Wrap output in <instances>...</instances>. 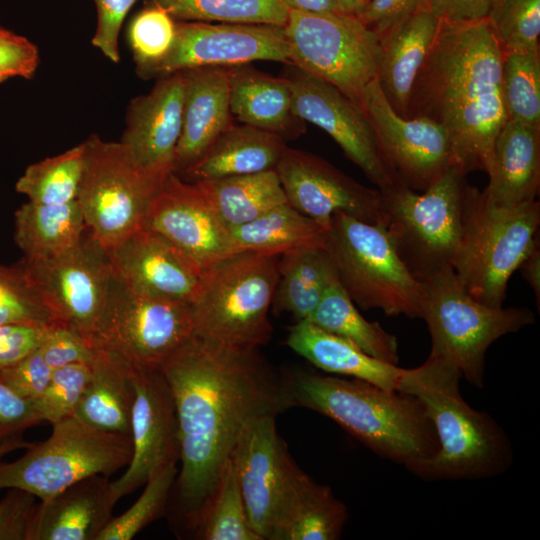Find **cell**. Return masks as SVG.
I'll use <instances>...</instances> for the list:
<instances>
[{
  "label": "cell",
  "mask_w": 540,
  "mask_h": 540,
  "mask_svg": "<svg viewBox=\"0 0 540 540\" xmlns=\"http://www.w3.org/2000/svg\"><path fill=\"white\" fill-rule=\"evenodd\" d=\"M160 371L176 407L181 468L173 489L185 518L211 492L243 430L291 405L282 376L257 347L194 335Z\"/></svg>",
  "instance_id": "1"
},
{
  "label": "cell",
  "mask_w": 540,
  "mask_h": 540,
  "mask_svg": "<svg viewBox=\"0 0 540 540\" xmlns=\"http://www.w3.org/2000/svg\"><path fill=\"white\" fill-rule=\"evenodd\" d=\"M502 52L486 19L441 20L415 80L405 117H427L449 133L467 172H486L507 114L501 90Z\"/></svg>",
  "instance_id": "2"
},
{
  "label": "cell",
  "mask_w": 540,
  "mask_h": 540,
  "mask_svg": "<svg viewBox=\"0 0 540 540\" xmlns=\"http://www.w3.org/2000/svg\"><path fill=\"white\" fill-rule=\"evenodd\" d=\"M291 407L316 411L340 425L378 456L413 472L433 457L439 442L414 396L334 374L296 370L282 375Z\"/></svg>",
  "instance_id": "3"
},
{
  "label": "cell",
  "mask_w": 540,
  "mask_h": 540,
  "mask_svg": "<svg viewBox=\"0 0 540 540\" xmlns=\"http://www.w3.org/2000/svg\"><path fill=\"white\" fill-rule=\"evenodd\" d=\"M460 370L430 355L402 369L397 391L416 397L432 422L437 453L412 473L424 480H479L505 473L513 464L512 443L487 412L469 406L460 393Z\"/></svg>",
  "instance_id": "4"
},
{
  "label": "cell",
  "mask_w": 540,
  "mask_h": 540,
  "mask_svg": "<svg viewBox=\"0 0 540 540\" xmlns=\"http://www.w3.org/2000/svg\"><path fill=\"white\" fill-rule=\"evenodd\" d=\"M539 225V201L496 206L468 184L451 264L460 285L478 302L502 307L510 277L539 244Z\"/></svg>",
  "instance_id": "5"
},
{
  "label": "cell",
  "mask_w": 540,
  "mask_h": 540,
  "mask_svg": "<svg viewBox=\"0 0 540 540\" xmlns=\"http://www.w3.org/2000/svg\"><path fill=\"white\" fill-rule=\"evenodd\" d=\"M280 256L239 251L204 268L190 303L194 335L229 346L266 345Z\"/></svg>",
  "instance_id": "6"
},
{
  "label": "cell",
  "mask_w": 540,
  "mask_h": 540,
  "mask_svg": "<svg viewBox=\"0 0 540 540\" xmlns=\"http://www.w3.org/2000/svg\"><path fill=\"white\" fill-rule=\"evenodd\" d=\"M467 173L455 164L422 193L400 181L379 190L380 225L419 281L451 268L461 231Z\"/></svg>",
  "instance_id": "7"
},
{
  "label": "cell",
  "mask_w": 540,
  "mask_h": 540,
  "mask_svg": "<svg viewBox=\"0 0 540 540\" xmlns=\"http://www.w3.org/2000/svg\"><path fill=\"white\" fill-rule=\"evenodd\" d=\"M323 247L354 304L387 316L420 318L422 283L405 266L381 225L337 212L325 229Z\"/></svg>",
  "instance_id": "8"
},
{
  "label": "cell",
  "mask_w": 540,
  "mask_h": 540,
  "mask_svg": "<svg viewBox=\"0 0 540 540\" xmlns=\"http://www.w3.org/2000/svg\"><path fill=\"white\" fill-rule=\"evenodd\" d=\"M420 318L431 337L430 355L454 364L473 386L484 385L485 354L500 337L535 322L525 307H491L475 300L452 268L421 281Z\"/></svg>",
  "instance_id": "9"
},
{
  "label": "cell",
  "mask_w": 540,
  "mask_h": 540,
  "mask_svg": "<svg viewBox=\"0 0 540 540\" xmlns=\"http://www.w3.org/2000/svg\"><path fill=\"white\" fill-rule=\"evenodd\" d=\"M25 450L16 460H0V490H23L42 501L86 477H110L126 468L132 441L128 434L94 428L72 415L52 424L46 440Z\"/></svg>",
  "instance_id": "10"
},
{
  "label": "cell",
  "mask_w": 540,
  "mask_h": 540,
  "mask_svg": "<svg viewBox=\"0 0 540 540\" xmlns=\"http://www.w3.org/2000/svg\"><path fill=\"white\" fill-rule=\"evenodd\" d=\"M193 336L190 304L134 289L113 275L89 342L134 368L159 370Z\"/></svg>",
  "instance_id": "11"
},
{
  "label": "cell",
  "mask_w": 540,
  "mask_h": 540,
  "mask_svg": "<svg viewBox=\"0 0 540 540\" xmlns=\"http://www.w3.org/2000/svg\"><path fill=\"white\" fill-rule=\"evenodd\" d=\"M77 201L87 229L110 252L143 228L150 202L163 180L138 167L120 142L93 134Z\"/></svg>",
  "instance_id": "12"
},
{
  "label": "cell",
  "mask_w": 540,
  "mask_h": 540,
  "mask_svg": "<svg viewBox=\"0 0 540 540\" xmlns=\"http://www.w3.org/2000/svg\"><path fill=\"white\" fill-rule=\"evenodd\" d=\"M284 33L290 65L360 103L377 75L379 39L357 16L290 10Z\"/></svg>",
  "instance_id": "13"
},
{
  "label": "cell",
  "mask_w": 540,
  "mask_h": 540,
  "mask_svg": "<svg viewBox=\"0 0 540 540\" xmlns=\"http://www.w3.org/2000/svg\"><path fill=\"white\" fill-rule=\"evenodd\" d=\"M20 263L58 321L89 340L104 311L113 278L109 251L86 229L70 250Z\"/></svg>",
  "instance_id": "14"
},
{
  "label": "cell",
  "mask_w": 540,
  "mask_h": 540,
  "mask_svg": "<svg viewBox=\"0 0 540 540\" xmlns=\"http://www.w3.org/2000/svg\"><path fill=\"white\" fill-rule=\"evenodd\" d=\"M360 107L369 120L382 157L397 180L423 192L450 167L460 164L448 131L427 117L399 115L377 78L364 89Z\"/></svg>",
  "instance_id": "15"
},
{
  "label": "cell",
  "mask_w": 540,
  "mask_h": 540,
  "mask_svg": "<svg viewBox=\"0 0 540 540\" xmlns=\"http://www.w3.org/2000/svg\"><path fill=\"white\" fill-rule=\"evenodd\" d=\"M259 60L291 64L284 27L176 20L169 52L136 72L143 79H158L189 69L231 67Z\"/></svg>",
  "instance_id": "16"
},
{
  "label": "cell",
  "mask_w": 540,
  "mask_h": 540,
  "mask_svg": "<svg viewBox=\"0 0 540 540\" xmlns=\"http://www.w3.org/2000/svg\"><path fill=\"white\" fill-rule=\"evenodd\" d=\"M275 418L252 421L230 455L249 523L261 540L273 539L298 466L277 432Z\"/></svg>",
  "instance_id": "17"
},
{
  "label": "cell",
  "mask_w": 540,
  "mask_h": 540,
  "mask_svg": "<svg viewBox=\"0 0 540 540\" xmlns=\"http://www.w3.org/2000/svg\"><path fill=\"white\" fill-rule=\"evenodd\" d=\"M287 78L293 111L300 119L330 135L378 190L399 182L386 165L374 130L359 104L333 85L296 67Z\"/></svg>",
  "instance_id": "18"
},
{
  "label": "cell",
  "mask_w": 540,
  "mask_h": 540,
  "mask_svg": "<svg viewBox=\"0 0 540 540\" xmlns=\"http://www.w3.org/2000/svg\"><path fill=\"white\" fill-rule=\"evenodd\" d=\"M275 170L287 202L323 229L337 212L380 225V191L357 182L325 159L287 147Z\"/></svg>",
  "instance_id": "19"
},
{
  "label": "cell",
  "mask_w": 540,
  "mask_h": 540,
  "mask_svg": "<svg viewBox=\"0 0 540 540\" xmlns=\"http://www.w3.org/2000/svg\"><path fill=\"white\" fill-rule=\"evenodd\" d=\"M133 384L132 455L125 472L111 481L117 501L144 485L156 471L179 461L176 407L163 374L160 369L133 367Z\"/></svg>",
  "instance_id": "20"
},
{
  "label": "cell",
  "mask_w": 540,
  "mask_h": 540,
  "mask_svg": "<svg viewBox=\"0 0 540 540\" xmlns=\"http://www.w3.org/2000/svg\"><path fill=\"white\" fill-rule=\"evenodd\" d=\"M143 228L168 239L203 269L239 252L230 229L196 182L174 172L161 183L148 207Z\"/></svg>",
  "instance_id": "21"
},
{
  "label": "cell",
  "mask_w": 540,
  "mask_h": 540,
  "mask_svg": "<svg viewBox=\"0 0 540 540\" xmlns=\"http://www.w3.org/2000/svg\"><path fill=\"white\" fill-rule=\"evenodd\" d=\"M185 72L158 78L146 94L133 98L126 111L120 143L147 174L164 180L174 172L181 134Z\"/></svg>",
  "instance_id": "22"
},
{
  "label": "cell",
  "mask_w": 540,
  "mask_h": 540,
  "mask_svg": "<svg viewBox=\"0 0 540 540\" xmlns=\"http://www.w3.org/2000/svg\"><path fill=\"white\" fill-rule=\"evenodd\" d=\"M113 275L128 286L190 304L203 268L160 234L141 228L109 252Z\"/></svg>",
  "instance_id": "23"
},
{
  "label": "cell",
  "mask_w": 540,
  "mask_h": 540,
  "mask_svg": "<svg viewBox=\"0 0 540 540\" xmlns=\"http://www.w3.org/2000/svg\"><path fill=\"white\" fill-rule=\"evenodd\" d=\"M117 502L109 477H86L37 504L28 540H97Z\"/></svg>",
  "instance_id": "24"
},
{
  "label": "cell",
  "mask_w": 540,
  "mask_h": 540,
  "mask_svg": "<svg viewBox=\"0 0 540 540\" xmlns=\"http://www.w3.org/2000/svg\"><path fill=\"white\" fill-rule=\"evenodd\" d=\"M184 72L182 128L174 161V173L179 176L233 123L227 67H203Z\"/></svg>",
  "instance_id": "25"
},
{
  "label": "cell",
  "mask_w": 540,
  "mask_h": 540,
  "mask_svg": "<svg viewBox=\"0 0 540 540\" xmlns=\"http://www.w3.org/2000/svg\"><path fill=\"white\" fill-rule=\"evenodd\" d=\"M441 19L426 3L379 38L376 78L392 108L406 116L417 75L434 44Z\"/></svg>",
  "instance_id": "26"
},
{
  "label": "cell",
  "mask_w": 540,
  "mask_h": 540,
  "mask_svg": "<svg viewBox=\"0 0 540 540\" xmlns=\"http://www.w3.org/2000/svg\"><path fill=\"white\" fill-rule=\"evenodd\" d=\"M486 200L496 206H517L536 200L540 187V126L507 119L492 148Z\"/></svg>",
  "instance_id": "27"
},
{
  "label": "cell",
  "mask_w": 540,
  "mask_h": 540,
  "mask_svg": "<svg viewBox=\"0 0 540 540\" xmlns=\"http://www.w3.org/2000/svg\"><path fill=\"white\" fill-rule=\"evenodd\" d=\"M229 104L239 122L282 137L294 139L306 130L293 111L288 78L273 77L248 64L227 67Z\"/></svg>",
  "instance_id": "28"
},
{
  "label": "cell",
  "mask_w": 540,
  "mask_h": 540,
  "mask_svg": "<svg viewBox=\"0 0 540 540\" xmlns=\"http://www.w3.org/2000/svg\"><path fill=\"white\" fill-rule=\"evenodd\" d=\"M286 344L328 374L349 376L389 391L397 390L403 368L368 355L352 342L308 320L297 321L290 327Z\"/></svg>",
  "instance_id": "29"
},
{
  "label": "cell",
  "mask_w": 540,
  "mask_h": 540,
  "mask_svg": "<svg viewBox=\"0 0 540 540\" xmlns=\"http://www.w3.org/2000/svg\"><path fill=\"white\" fill-rule=\"evenodd\" d=\"M286 148V141L274 133L232 123L180 177L199 182L275 169Z\"/></svg>",
  "instance_id": "30"
},
{
  "label": "cell",
  "mask_w": 540,
  "mask_h": 540,
  "mask_svg": "<svg viewBox=\"0 0 540 540\" xmlns=\"http://www.w3.org/2000/svg\"><path fill=\"white\" fill-rule=\"evenodd\" d=\"M94 348L89 379L74 415L94 428L130 435L133 367L110 351Z\"/></svg>",
  "instance_id": "31"
},
{
  "label": "cell",
  "mask_w": 540,
  "mask_h": 540,
  "mask_svg": "<svg viewBox=\"0 0 540 540\" xmlns=\"http://www.w3.org/2000/svg\"><path fill=\"white\" fill-rule=\"evenodd\" d=\"M347 517L345 505L330 487L297 466L272 540H337Z\"/></svg>",
  "instance_id": "32"
},
{
  "label": "cell",
  "mask_w": 540,
  "mask_h": 540,
  "mask_svg": "<svg viewBox=\"0 0 540 540\" xmlns=\"http://www.w3.org/2000/svg\"><path fill=\"white\" fill-rule=\"evenodd\" d=\"M337 281L336 270L323 246L287 251L280 256L273 310L276 314L290 313L296 322L307 320Z\"/></svg>",
  "instance_id": "33"
},
{
  "label": "cell",
  "mask_w": 540,
  "mask_h": 540,
  "mask_svg": "<svg viewBox=\"0 0 540 540\" xmlns=\"http://www.w3.org/2000/svg\"><path fill=\"white\" fill-rule=\"evenodd\" d=\"M86 229L77 200L53 205L28 201L15 212L14 239L26 260L52 258L70 250Z\"/></svg>",
  "instance_id": "34"
},
{
  "label": "cell",
  "mask_w": 540,
  "mask_h": 540,
  "mask_svg": "<svg viewBox=\"0 0 540 540\" xmlns=\"http://www.w3.org/2000/svg\"><path fill=\"white\" fill-rule=\"evenodd\" d=\"M196 183L229 229L287 202L275 169Z\"/></svg>",
  "instance_id": "35"
},
{
  "label": "cell",
  "mask_w": 540,
  "mask_h": 540,
  "mask_svg": "<svg viewBox=\"0 0 540 540\" xmlns=\"http://www.w3.org/2000/svg\"><path fill=\"white\" fill-rule=\"evenodd\" d=\"M230 232L239 251L281 255L296 248L323 246L325 229L286 202Z\"/></svg>",
  "instance_id": "36"
},
{
  "label": "cell",
  "mask_w": 540,
  "mask_h": 540,
  "mask_svg": "<svg viewBox=\"0 0 540 540\" xmlns=\"http://www.w3.org/2000/svg\"><path fill=\"white\" fill-rule=\"evenodd\" d=\"M307 320L325 331L345 338L378 360L398 364L396 337L378 322L366 320L339 281L326 291Z\"/></svg>",
  "instance_id": "37"
},
{
  "label": "cell",
  "mask_w": 540,
  "mask_h": 540,
  "mask_svg": "<svg viewBox=\"0 0 540 540\" xmlns=\"http://www.w3.org/2000/svg\"><path fill=\"white\" fill-rule=\"evenodd\" d=\"M185 519L195 539L261 540L249 523L230 457L211 492Z\"/></svg>",
  "instance_id": "38"
},
{
  "label": "cell",
  "mask_w": 540,
  "mask_h": 540,
  "mask_svg": "<svg viewBox=\"0 0 540 540\" xmlns=\"http://www.w3.org/2000/svg\"><path fill=\"white\" fill-rule=\"evenodd\" d=\"M85 142L65 152L29 165L15 189L40 204H65L77 200L85 162Z\"/></svg>",
  "instance_id": "39"
},
{
  "label": "cell",
  "mask_w": 540,
  "mask_h": 540,
  "mask_svg": "<svg viewBox=\"0 0 540 540\" xmlns=\"http://www.w3.org/2000/svg\"><path fill=\"white\" fill-rule=\"evenodd\" d=\"M177 21H220L284 27L289 9L281 0H152Z\"/></svg>",
  "instance_id": "40"
},
{
  "label": "cell",
  "mask_w": 540,
  "mask_h": 540,
  "mask_svg": "<svg viewBox=\"0 0 540 540\" xmlns=\"http://www.w3.org/2000/svg\"><path fill=\"white\" fill-rule=\"evenodd\" d=\"M501 90L508 119L540 126V52L502 55Z\"/></svg>",
  "instance_id": "41"
},
{
  "label": "cell",
  "mask_w": 540,
  "mask_h": 540,
  "mask_svg": "<svg viewBox=\"0 0 540 540\" xmlns=\"http://www.w3.org/2000/svg\"><path fill=\"white\" fill-rule=\"evenodd\" d=\"M177 473V464H171L152 474L139 498L124 513L113 516L97 540H130L162 517Z\"/></svg>",
  "instance_id": "42"
},
{
  "label": "cell",
  "mask_w": 540,
  "mask_h": 540,
  "mask_svg": "<svg viewBox=\"0 0 540 540\" xmlns=\"http://www.w3.org/2000/svg\"><path fill=\"white\" fill-rule=\"evenodd\" d=\"M486 20L502 55L539 51L540 0H498Z\"/></svg>",
  "instance_id": "43"
},
{
  "label": "cell",
  "mask_w": 540,
  "mask_h": 540,
  "mask_svg": "<svg viewBox=\"0 0 540 540\" xmlns=\"http://www.w3.org/2000/svg\"><path fill=\"white\" fill-rule=\"evenodd\" d=\"M57 323L22 264H0V325Z\"/></svg>",
  "instance_id": "44"
},
{
  "label": "cell",
  "mask_w": 540,
  "mask_h": 540,
  "mask_svg": "<svg viewBox=\"0 0 540 540\" xmlns=\"http://www.w3.org/2000/svg\"><path fill=\"white\" fill-rule=\"evenodd\" d=\"M176 20L160 5H145L130 21L127 38L136 70L161 60L171 49Z\"/></svg>",
  "instance_id": "45"
},
{
  "label": "cell",
  "mask_w": 540,
  "mask_h": 540,
  "mask_svg": "<svg viewBox=\"0 0 540 540\" xmlns=\"http://www.w3.org/2000/svg\"><path fill=\"white\" fill-rule=\"evenodd\" d=\"M90 375V364L74 363L52 370L50 380L34 401L39 418L54 424L75 414Z\"/></svg>",
  "instance_id": "46"
},
{
  "label": "cell",
  "mask_w": 540,
  "mask_h": 540,
  "mask_svg": "<svg viewBox=\"0 0 540 540\" xmlns=\"http://www.w3.org/2000/svg\"><path fill=\"white\" fill-rule=\"evenodd\" d=\"M37 350L52 370L74 363L90 364L95 353L85 336L62 323L45 327Z\"/></svg>",
  "instance_id": "47"
},
{
  "label": "cell",
  "mask_w": 540,
  "mask_h": 540,
  "mask_svg": "<svg viewBox=\"0 0 540 540\" xmlns=\"http://www.w3.org/2000/svg\"><path fill=\"white\" fill-rule=\"evenodd\" d=\"M52 369L36 349L17 363L0 370V381L19 396L37 400L44 392Z\"/></svg>",
  "instance_id": "48"
},
{
  "label": "cell",
  "mask_w": 540,
  "mask_h": 540,
  "mask_svg": "<svg viewBox=\"0 0 540 540\" xmlns=\"http://www.w3.org/2000/svg\"><path fill=\"white\" fill-rule=\"evenodd\" d=\"M39 62L33 42L0 26V83L11 77L32 78Z\"/></svg>",
  "instance_id": "49"
},
{
  "label": "cell",
  "mask_w": 540,
  "mask_h": 540,
  "mask_svg": "<svg viewBox=\"0 0 540 540\" xmlns=\"http://www.w3.org/2000/svg\"><path fill=\"white\" fill-rule=\"evenodd\" d=\"M97 10V26L92 45L114 63L120 60L118 38L122 24L137 0H93Z\"/></svg>",
  "instance_id": "50"
},
{
  "label": "cell",
  "mask_w": 540,
  "mask_h": 540,
  "mask_svg": "<svg viewBox=\"0 0 540 540\" xmlns=\"http://www.w3.org/2000/svg\"><path fill=\"white\" fill-rule=\"evenodd\" d=\"M36 507L34 495L8 489L0 500V540H28Z\"/></svg>",
  "instance_id": "51"
},
{
  "label": "cell",
  "mask_w": 540,
  "mask_h": 540,
  "mask_svg": "<svg viewBox=\"0 0 540 540\" xmlns=\"http://www.w3.org/2000/svg\"><path fill=\"white\" fill-rule=\"evenodd\" d=\"M40 422L34 402L0 381V442L20 437L24 430Z\"/></svg>",
  "instance_id": "52"
},
{
  "label": "cell",
  "mask_w": 540,
  "mask_h": 540,
  "mask_svg": "<svg viewBox=\"0 0 540 540\" xmlns=\"http://www.w3.org/2000/svg\"><path fill=\"white\" fill-rule=\"evenodd\" d=\"M426 2L427 0H370L358 18L379 39Z\"/></svg>",
  "instance_id": "53"
},
{
  "label": "cell",
  "mask_w": 540,
  "mask_h": 540,
  "mask_svg": "<svg viewBox=\"0 0 540 540\" xmlns=\"http://www.w3.org/2000/svg\"><path fill=\"white\" fill-rule=\"evenodd\" d=\"M44 329L32 324L0 325V370L38 349Z\"/></svg>",
  "instance_id": "54"
},
{
  "label": "cell",
  "mask_w": 540,
  "mask_h": 540,
  "mask_svg": "<svg viewBox=\"0 0 540 540\" xmlns=\"http://www.w3.org/2000/svg\"><path fill=\"white\" fill-rule=\"evenodd\" d=\"M498 0H427L426 5L438 18L465 22L486 19Z\"/></svg>",
  "instance_id": "55"
},
{
  "label": "cell",
  "mask_w": 540,
  "mask_h": 540,
  "mask_svg": "<svg viewBox=\"0 0 540 540\" xmlns=\"http://www.w3.org/2000/svg\"><path fill=\"white\" fill-rule=\"evenodd\" d=\"M522 276L531 286L537 300L540 304V245L538 244L521 262L519 268Z\"/></svg>",
  "instance_id": "56"
},
{
  "label": "cell",
  "mask_w": 540,
  "mask_h": 540,
  "mask_svg": "<svg viewBox=\"0 0 540 540\" xmlns=\"http://www.w3.org/2000/svg\"><path fill=\"white\" fill-rule=\"evenodd\" d=\"M282 3L293 11L304 13L326 14L342 13L339 0H281Z\"/></svg>",
  "instance_id": "57"
},
{
  "label": "cell",
  "mask_w": 540,
  "mask_h": 540,
  "mask_svg": "<svg viewBox=\"0 0 540 540\" xmlns=\"http://www.w3.org/2000/svg\"><path fill=\"white\" fill-rule=\"evenodd\" d=\"M30 445L31 443L25 441L21 436L1 441L0 442V460H2L5 455L13 451H16L18 449H26Z\"/></svg>",
  "instance_id": "58"
},
{
  "label": "cell",
  "mask_w": 540,
  "mask_h": 540,
  "mask_svg": "<svg viewBox=\"0 0 540 540\" xmlns=\"http://www.w3.org/2000/svg\"><path fill=\"white\" fill-rule=\"evenodd\" d=\"M370 0H339L342 13L359 16L365 10Z\"/></svg>",
  "instance_id": "59"
}]
</instances>
